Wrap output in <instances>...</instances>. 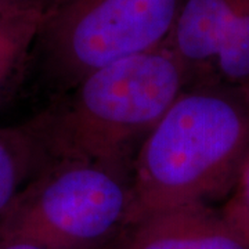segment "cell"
Segmentation results:
<instances>
[{"label":"cell","instance_id":"3957f363","mask_svg":"<svg viewBox=\"0 0 249 249\" xmlns=\"http://www.w3.org/2000/svg\"><path fill=\"white\" fill-rule=\"evenodd\" d=\"M132 170L53 160L0 216V241L43 249H108L130 222Z\"/></svg>","mask_w":249,"mask_h":249},{"label":"cell","instance_id":"9c48e42d","mask_svg":"<svg viewBox=\"0 0 249 249\" xmlns=\"http://www.w3.org/2000/svg\"><path fill=\"white\" fill-rule=\"evenodd\" d=\"M219 213L232 234L249 249V154Z\"/></svg>","mask_w":249,"mask_h":249},{"label":"cell","instance_id":"52a82bcc","mask_svg":"<svg viewBox=\"0 0 249 249\" xmlns=\"http://www.w3.org/2000/svg\"><path fill=\"white\" fill-rule=\"evenodd\" d=\"M52 160L29 119L0 127V216Z\"/></svg>","mask_w":249,"mask_h":249},{"label":"cell","instance_id":"8992f818","mask_svg":"<svg viewBox=\"0 0 249 249\" xmlns=\"http://www.w3.org/2000/svg\"><path fill=\"white\" fill-rule=\"evenodd\" d=\"M108 249H248L208 204L145 214L130 222Z\"/></svg>","mask_w":249,"mask_h":249},{"label":"cell","instance_id":"6da1fadb","mask_svg":"<svg viewBox=\"0 0 249 249\" xmlns=\"http://www.w3.org/2000/svg\"><path fill=\"white\" fill-rule=\"evenodd\" d=\"M248 154L249 90L217 82L187 86L134 157L130 222L226 198Z\"/></svg>","mask_w":249,"mask_h":249},{"label":"cell","instance_id":"8fae6325","mask_svg":"<svg viewBox=\"0 0 249 249\" xmlns=\"http://www.w3.org/2000/svg\"><path fill=\"white\" fill-rule=\"evenodd\" d=\"M10 1L19 3V4H28V6H37V7L46 9L47 4H49L52 0H10Z\"/></svg>","mask_w":249,"mask_h":249},{"label":"cell","instance_id":"277c9868","mask_svg":"<svg viewBox=\"0 0 249 249\" xmlns=\"http://www.w3.org/2000/svg\"><path fill=\"white\" fill-rule=\"evenodd\" d=\"M184 0H52L31 54L58 96L108 64L166 43Z\"/></svg>","mask_w":249,"mask_h":249},{"label":"cell","instance_id":"5b68a950","mask_svg":"<svg viewBox=\"0 0 249 249\" xmlns=\"http://www.w3.org/2000/svg\"><path fill=\"white\" fill-rule=\"evenodd\" d=\"M166 45L184 64L190 85L211 73L249 80V0H184Z\"/></svg>","mask_w":249,"mask_h":249},{"label":"cell","instance_id":"30bf717a","mask_svg":"<svg viewBox=\"0 0 249 249\" xmlns=\"http://www.w3.org/2000/svg\"><path fill=\"white\" fill-rule=\"evenodd\" d=\"M0 249H43L22 241H0Z\"/></svg>","mask_w":249,"mask_h":249},{"label":"cell","instance_id":"ba28073f","mask_svg":"<svg viewBox=\"0 0 249 249\" xmlns=\"http://www.w3.org/2000/svg\"><path fill=\"white\" fill-rule=\"evenodd\" d=\"M45 9L0 0V103L25 65Z\"/></svg>","mask_w":249,"mask_h":249},{"label":"cell","instance_id":"7a4b0ae2","mask_svg":"<svg viewBox=\"0 0 249 249\" xmlns=\"http://www.w3.org/2000/svg\"><path fill=\"white\" fill-rule=\"evenodd\" d=\"M187 86V68L165 43L90 72L29 122L52 162L132 170L142 142Z\"/></svg>","mask_w":249,"mask_h":249}]
</instances>
